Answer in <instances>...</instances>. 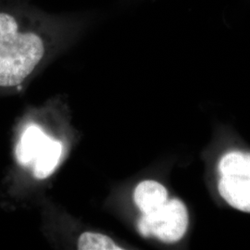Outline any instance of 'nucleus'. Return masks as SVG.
I'll return each mask as SVG.
<instances>
[{
    "label": "nucleus",
    "instance_id": "nucleus-3",
    "mask_svg": "<svg viewBox=\"0 0 250 250\" xmlns=\"http://www.w3.org/2000/svg\"><path fill=\"white\" fill-rule=\"evenodd\" d=\"M188 214L185 204L178 199L167 200L161 208L139 219L137 228L145 236H155L165 243L177 242L185 235Z\"/></svg>",
    "mask_w": 250,
    "mask_h": 250
},
{
    "label": "nucleus",
    "instance_id": "nucleus-1",
    "mask_svg": "<svg viewBox=\"0 0 250 250\" xmlns=\"http://www.w3.org/2000/svg\"><path fill=\"white\" fill-rule=\"evenodd\" d=\"M85 24L84 16L48 13L30 3L0 8V88L22 84L54 41Z\"/></svg>",
    "mask_w": 250,
    "mask_h": 250
},
{
    "label": "nucleus",
    "instance_id": "nucleus-4",
    "mask_svg": "<svg viewBox=\"0 0 250 250\" xmlns=\"http://www.w3.org/2000/svg\"><path fill=\"white\" fill-rule=\"evenodd\" d=\"M218 189L229 205L250 212V176H222Z\"/></svg>",
    "mask_w": 250,
    "mask_h": 250
},
{
    "label": "nucleus",
    "instance_id": "nucleus-7",
    "mask_svg": "<svg viewBox=\"0 0 250 250\" xmlns=\"http://www.w3.org/2000/svg\"><path fill=\"white\" fill-rule=\"evenodd\" d=\"M80 250H121L111 238L99 232H83L78 240Z\"/></svg>",
    "mask_w": 250,
    "mask_h": 250
},
{
    "label": "nucleus",
    "instance_id": "nucleus-8",
    "mask_svg": "<svg viewBox=\"0 0 250 250\" xmlns=\"http://www.w3.org/2000/svg\"><path fill=\"white\" fill-rule=\"evenodd\" d=\"M30 0H0V8L20 5V4H26L29 3Z\"/></svg>",
    "mask_w": 250,
    "mask_h": 250
},
{
    "label": "nucleus",
    "instance_id": "nucleus-2",
    "mask_svg": "<svg viewBox=\"0 0 250 250\" xmlns=\"http://www.w3.org/2000/svg\"><path fill=\"white\" fill-rule=\"evenodd\" d=\"M62 144L56 141L36 125L28 126L16 147V157L22 166H32L37 179L53 173L62 155Z\"/></svg>",
    "mask_w": 250,
    "mask_h": 250
},
{
    "label": "nucleus",
    "instance_id": "nucleus-5",
    "mask_svg": "<svg viewBox=\"0 0 250 250\" xmlns=\"http://www.w3.org/2000/svg\"><path fill=\"white\" fill-rule=\"evenodd\" d=\"M134 202L143 214H148L161 208L168 200V192L156 181L141 182L134 190Z\"/></svg>",
    "mask_w": 250,
    "mask_h": 250
},
{
    "label": "nucleus",
    "instance_id": "nucleus-6",
    "mask_svg": "<svg viewBox=\"0 0 250 250\" xmlns=\"http://www.w3.org/2000/svg\"><path fill=\"white\" fill-rule=\"evenodd\" d=\"M222 176H250V154L232 151L225 154L219 163Z\"/></svg>",
    "mask_w": 250,
    "mask_h": 250
}]
</instances>
